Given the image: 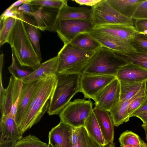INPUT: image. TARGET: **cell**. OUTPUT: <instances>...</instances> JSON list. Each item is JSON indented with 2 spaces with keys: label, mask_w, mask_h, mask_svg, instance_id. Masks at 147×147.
<instances>
[{
  "label": "cell",
  "mask_w": 147,
  "mask_h": 147,
  "mask_svg": "<svg viewBox=\"0 0 147 147\" xmlns=\"http://www.w3.org/2000/svg\"><path fill=\"white\" fill-rule=\"evenodd\" d=\"M57 80V75L41 79L26 111L17 124L22 135L38 123L47 111Z\"/></svg>",
  "instance_id": "cell-1"
},
{
  "label": "cell",
  "mask_w": 147,
  "mask_h": 147,
  "mask_svg": "<svg viewBox=\"0 0 147 147\" xmlns=\"http://www.w3.org/2000/svg\"><path fill=\"white\" fill-rule=\"evenodd\" d=\"M7 43L10 45L21 66L30 67L34 70L41 64V61L28 37L23 21L16 19Z\"/></svg>",
  "instance_id": "cell-2"
},
{
  "label": "cell",
  "mask_w": 147,
  "mask_h": 147,
  "mask_svg": "<svg viewBox=\"0 0 147 147\" xmlns=\"http://www.w3.org/2000/svg\"><path fill=\"white\" fill-rule=\"evenodd\" d=\"M81 75L78 74H57V82L47 111L49 115L59 114L73 97L80 92Z\"/></svg>",
  "instance_id": "cell-3"
},
{
  "label": "cell",
  "mask_w": 147,
  "mask_h": 147,
  "mask_svg": "<svg viewBox=\"0 0 147 147\" xmlns=\"http://www.w3.org/2000/svg\"><path fill=\"white\" fill-rule=\"evenodd\" d=\"M126 63L120 58L115 51L101 47L94 52L82 74L108 75L116 77L118 70Z\"/></svg>",
  "instance_id": "cell-4"
},
{
  "label": "cell",
  "mask_w": 147,
  "mask_h": 147,
  "mask_svg": "<svg viewBox=\"0 0 147 147\" xmlns=\"http://www.w3.org/2000/svg\"><path fill=\"white\" fill-rule=\"evenodd\" d=\"M94 52L82 49L70 43L64 44L57 55L58 73L82 75Z\"/></svg>",
  "instance_id": "cell-5"
},
{
  "label": "cell",
  "mask_w": 147,
  "mask_h": 147,
  "mask_svg": "<svg viewBox=\"0 0 147 147\" xmlns=\"http://www.w3.org/2000/svg\"><path fill=\"white\" fill-rule=\"evenodd\" d=\"M92 107L90 100L76 99L70 101L59 113L60 121L74 127H84Z\"/></svg>",
  "instance_id": "cell-6"
},
{
  "label": "cell",
  "mask_w": 147,
  "mask_h": 147,
  "mask_svg": "<svg viewBox=\"0 0 147 147\" xmlns=\"http://www.w3.org/2000/svg\"><path fill=\"white\" fill-rule=\"evenodd\" d=\"M92 20L95 26L120 24L134 26V20L126 17L114 9L107 0L102 1L92 7Z\"/></svg>",
  "instance_id": "cell-7"
},
{
  "label": "cell",
  "mask_w": 147,
  "mask_h": 147,
  "mask_svg": "<svg viewBox=\"0 0 147 147\" xmlns=\"http://www.w3.org/2000/svg\"><path fill=\"white\" fill-rule=\"evenodd\" d=\"M94 27L92 20H58L56 32L65 44L70 42L80 34L90 33Z\"/></svg>",
  "instance_id": "cell-8"
},
{
  "label": "cell",
  "mask_w": 147,
  "mask_h": 147,
  "mask_svg": "<svg viewBox=\"0 0 147 147\" xmlns=\"http://www.w3.org/2000/svg\"><path fill=\"white\" fill-rule=\"evenodd\" d=\"M116 78L111 76L83 74L80 79V92L85 98L94 100L98 93Z\"/></svg>",
  "instance_id": "cell-9"
},
{
  "label": "cell",
  "mask_w": 147,
  "mask_h": 147,
  "mask_svg": "<svg viewBox=\"0 0 147 147\" xmlns=\"http://www.w3.org/2000/svg\"><path fill=\"white\" fill-rule=\"evenodd\" d=\"M120 94V82L116 78L97 95L95 106L110 112L119 101Z\"/></svg>",
  "instance_id": "cell-10"
},
{
  "label": "cell",
  "mask_w": 147,
  "mask_h": 147,
  "mask_svg": "<svg viewBox=\"0 0 147 147\" xmlns=\"http://www.w3.org/2000/svg\"><path fill=\"white\" fill-rule=\"evenodd\" d=\"M23 85L21 79L12 76L10 78L6 88V93L3 110L1 116H9L15 119L17 109Z\"/></svg>",
  "instance_id": "cell-11"
},
{
  "label": "cell",
  "mask_w": 147,
  "mask_h": 147,
  "mask_svg": "<svg viewBox=\"0 0 147 147\" xmlns=\"http://www.w3.org/2000/svg\"><path fill=\"white\" fill-rule=\"evenodd\" d=\"M91 32L128 41L133 38L138 33L134 26L120 24L95 26Z\"/></svg>",
  "instance_id": "cell-12"
},
{
  "label": "cell",
  "mask_w": 147,
  "mask_h": 147,
  "mask_svg": "<svg viewBox=\"0 0 147 147\" xmlns=\"http://www.w3.org/2000/svg\"><path fill=\"white\" fill-rule=\"evenodd\" d=\"M116 78L120 82L143 83L147 81V70L127 63L118 70Z\"/></svg>",
  "instance_id": "cell-13"
},
{
  "label": "cell",
  "mask_w": 147,
  "mask_h": 147,
  "mask_svg": "<svg viewBox=\"0 0 147 147\" xmlns=\"http://www.w3.org/2000/svg\"><path fill=\"white\" fill-rule=\"evenodd\" d=\"M58 65L59 58L57 55L41 63L36 69L21 80L23 82L27 83L46 77L57 76Z\"/></svg>",
  "instance_id": "cell-14"
},
{
  "label": "cell",
  "mask_w": 147,
  "mask_h": 147,
  "mask_svg": "<svg viewBox=\"0 0 147 147\" xmlns=\"http://www.w3.org/2000/svg\"><path fill=\"white\" fill-rule=\"evenodd\" d=\"M72 127L60 121L49 132L48 144L58 147H71Z\"/></svg>",
  "instance_id": "cell-15"
},
{
  "label": "cell",
  "mask_w": 147,
  "mask_h": 147,
  "mask_svg": "<svg viewBox=\"0 0 147 147\" xmlns=\"http://www.w3.org/2000/svg\"><path fill=\"white\" fill-rule=\"evenodd\" d=\"M90 35L98 41L101 47L117 52L125 53L136 51L130 41L126 40L91 32Z\"/></svg>",
  "instance_id": "cell-16"
},
{
  "label": "cell",
  "mask_w": 147,
  "mask_h": 147,
  "mask_svg": "<svg viewBox=\"0 0 147 147\" xmlns=\"http://www.w3.org/2000/svg\"><path fill=\"white\" fill-rule=\"evenodd\" d=\"M93 111L101 129L106 144L113 142L114 125L109 114V112L95 106L93 109Z\"/></svg>",
  "instance_id": "cell-17"
},
{
  "label": "cell",
  "mask_w": 147,
  "mask_h": 147,
  "mask_svg": "<svg viewBox=\"0 0 147 147\" xmlns=\"http://www.w3.org/2000/svg\"><path fill=\"white\" fill-rule=\"evenodd\" d=\"M146 83L141 90L133 97L127 100L120 101L109 112L110 115L114 126H119L124 122L129 120L127 109L130 103L136 98L140 96L146 95Z\"/></svg>",
  "instance_id": "cell-18"
},
{
  "label": "cell",
  "mask_w": 147,
  "mask_h": 147,
  "mask_svg": "<svg viewBox=\"0 0 147 147\" xmlns=\"http://www.w3.org/2000/svg\"><path fill=\"white\" fill-rule=\"evenodd\" d=\"M41 79L28 83L23 82L16 116L17 124L19 122L26 111Z\"/></svg>",
  "instance_id": "cell-19"
},
{
  "label": "cell",
  "mask_w": 147,
  "mask_h": 147,
  "mask_svg": "<svg viewBox=\"0 0 147 147\" xmlns=\"http://www.w3.org/2000/svg\"><path fill=\"white\" fill-rule=\"evenodd\" d=\"M0 142L7 140L17 141L22 137L15 119L9 116H1Z\"/></svg>",
  "instance_id": "cell-20"
},
{
  "label": "cell",
  "mask_w": 147,
  "mask_h": 147,
  "mask_svg": "<svg viewBox=\"0 0 147 147\" xmlns=\"http://www.w3.org/2000/svg\"><path fill=\"white\" fill-rule=\"evenodd\" d=\"M92 9L84 7H72L67 4L59 10L58 20H92Z\"/></svg>",
  "instance_id": "cell-21"
},
{
  "label": "cell",
  "mask_w": 147,
  "mask_h": 147,
  "mask_svg": "<svg viewBox=\"0 0 147 147\" xmlns=\"http://www.w3.org/2000/svg\"><path fill=\"white\" fill-rule=\"evenodd\" d=\"M110 5L123 16L132 18L143 0H107Z\"/></svg>",
  "instance_id": "cell-22"
},
{
  "label": "cell",
  "mask_w": 147,
  "mask_h": 147,
  "mask_svg": "<svg viewBox=\"0 0 147 147\" xmlns=\"http://www.w3.org/2000/svg\"><path fill=\"white\" fill-rule=\"evenodd\" d=\"M84 127L88 136L97 145L103 147L106 144L101 129L93 111L86 119Z\"/></svg>",
  "instance_id": "cell-23"
},
{
  "label": "cell",
  "mask_w": 147,
  "mask_h": 147,
  "mask_svg": "<svg viewBox=\"0 0 147 147\" xmlns=\"http://www.w3.org/2000/svg\"><path fill=\"white\" fill-rule=\"evenodd\" d=\"M41 7L40 18V30L56 32L59 10Z\"/></svg>",
  "instance_id": "cell-24"
},
{
  "label": "cell",
  "mask_w": 147,
  "mask_h": 147,
  "mask_svg": "<svg viewBox=\"0 0 147 147\" xmlns=\"http://www.w3.org/2000/svg\"><path fill=\"white\" fill-rule=\"evenodd\" d=\"M69 43L82 49L92 52H95L101 47L89 33L80 34Z\"/></svg>",
  "instance_id": "cell-25"
},
{
  "label": "cell",
  "mask_w": 147,
  "mask_h": 147,
  "mask_svg": "<svg viewBox=\"0 0 147 147\" xmlns=\"http://www.w3.org/2000/svg\"><path fill=\"white\" fill-rule=\"evenodd\" d=\"M28 37L40 60H42L39 43V34L36 22L26 17L24 22Z\"/></svg>",
  "instance_id": "cell-26"
},
{
  "label": "cell",
  "mask_w": 147,
  "mask_h": 147,
  "mask_svg": "<svg viewBox=\"0 0 147 147\" xmlns=\"http://www.w3.org/2000/svg\"><path fill=\"white\" fill-rule=\"evenodd\" d=\"M115 52L120 58L125 62L134 64L147 70V52L136 51L125 53Z\"/></svg>",
  "instance_id": "cell-27"
},
{
  "label": "cell",
  "mask_w": 147,
  "mask_h": 147,
  "mask_svg": "<svg viewBox=\"0 0 147 147\" xmlns=\"http://www.w3.org/2000/svg\"><path fill=\"white\" fill-rule=\"evenodd\" d=\"M120 82V101L127 100L133 97L141 90L146 83Z\"/></svg>",
  "instance_id": "cell-28"
},
{
  "label": "cell",
  "mask_w": 147,
  "mask_h": 147,
  "mask_svg": "<svg viewBox=\"0 0 147 147\" xmlns=\"http://www.w3.org/2000/svg\"><path fill=\"white\" fill-rule=\"evenodd\" d=\"M119 140L121 147L127 145L138 147H147V144L138 135L128 130L120 135Z\"/></svg>",
  "instance_id": "cell-29"
},
{
  "label": "cell",
  "mask_w": 147,
  "mask_h": 147,
  "mask_svg": "<svg viewBox=\"0 0 147 147\" xmlns=\"http://www.w3.org/2000/svg\"><path fill=\"white\" fill-rule=\"evenodd\" d=\"M16 19L11 17L0 20V46L7 43V38L15 24Z\"/></svg>",
  "instance_id": "cell-30"
},
{
  "label": "cell",
  "mask_w": 147,
  "mask_h": 147,
  "mask_svg": "<svg viewBox=\"0 0 147 147\" xmlns=\"http://www.w3.org/2000/svg\"><path fill=\"white\" fill-rule=\"evenodd\" d=\"M48 144L29 134L16 141L14 147H48Z\"/></svg>",
  "instance_id": "cell-31"
},
{
  "label": "cell",
  "mask_w": 147,
  "mask_h": 147,
  "mask_svg": "<svg viewBox=\"0 0 147 147\" xmlns=\"http://www.w3.org/2000/svg\"><path fill=\"white\" fill-rule=\"evenodd\" d=\"M67 0H30L29 3L37 6L60 10L67 4Z\"/></svg>",
  "instance_id": "cell-32"
},
{
  "label": "cell",
  "mask_w": 147,
  "mask_h": 147,
  "mask_svg": "<svg viewBox=\"0 0 147 147\" xmlns=\"http://www.w3.org/2000/svg\"><path fill=\"white\" fill-rule=\"evenodd\" d=\"M15 57L13 52L12 51V63L8 67V69L13 76L16 78L21 79L28 75L31 72L20 68L16 64Z\"/></svg>",
  "instance_id": "cell-33"
},
{
  "label": "cell",
  "mask_w": 147,
  "mask_h": 147,
  "mask_svg": "<svg viewBox=\"0 0 147 147\" xmlns=\"http://www.w3.org/2000/svg\"><path fill=\"white\" fill-rule=\"evenodd\" d=\"M130 41L136 51L147 52V39L140 36L138 33Z\"/></svg>",
  "instance_id": "cell-34"
},
{
  "label": "cell",
  "mask_w": 147,
  "mask_h": 147,
  "mask_svg": "<svg viewBox=\"0 0 147 147\" xmlns=\"http://www.w3.org/2000/svg\"><path fill=\"white\" fill-rule=\"evenodd\" d=\"M11 17L19 20L24 22L26 17L18 9L17 7H14L10 9H7L2 13L0 16V20Z\"/></svg>",
  "instance_id": "cell-35"
},
{
  "label": "cell",
  "mask_w": 147,
  "mask_h": 147,
  "mask_svg": "<svg viewBox=\"0 0 147 147\" xmlns=\"http://www.w3.org/2000/svg\"><path fill=\"white\" fill-rule=\"evenodd\" d=\"M3 59H0V110L1 113L2 111L5 100L6 90L4 88L2 82V69Z\"/></svg>",
  "instance_id": "cell-36"
},
{
  "label": "cell",
  "mask_w": 147,
  "mask_h": 147,
  "mask_svg": "<svg viewBox=\"0 0 147 147\" xmlns=\"http://www.w3.org/2000/svg\"><path fill=\"white\" fill-rule=\"evenodd\" d=\"M132 19L134 20L147 19V0H143L137 9Z\"/></svg>",
  "instance_id": "cell-37"
},
{
  "label": "cell",
  "mask_w": 147,
  "mask_h": 147,
  "mask_svg": "<svg viewBox=\"0 0 147 147\" xmlns=\"http://www.w3.org/2000/svg\"><path fill=\"white\" fill-rule=\"evenodd\" d=\"M71 147H89V136L84 127H81L80 137L77 143Z\"/></svg>",
  "instance_id": "cell-38"
},
{
  "label": "cell",
  "mask_w": 147,
  "mask_h": 147,
  "mask_svg": "<svg viewBox=\"0 0 147 147\" xmlns=\"http://www.w3.org/2000/svg\"><path fill=\"white\" fill-rule=\"evenodd\" d=\"M146 96V95L140 96L132 101L130 103L127 109V113L129 117L131 114L140 106Z\"/></svg>",
  "instance_id": "cell-39"
},
{
  "label": "cell",
  "mask_w": 147,
  "mask_h": 147,
  "mask_svg": "<svg viewBox=\"0 0 147 147\" xmlns=\"http://www.w3.org/2000/svg\"><path fill=\"white\" fill-rule=\"evenodd\" d=\"M39 6L32 5L29 3H25L18 8V9L22 13L28 15L36 11Z\"/></svg>",
  "instance_id": "cell-40"
},
{
  "label": "cell",
  "mask_w": 147,
  "mask_h": 147,
  "mask_svg": "<svg viewBox=\"0 0 147 147\" xmlns=\"http://www.w3.org/2000/svg\"><path fill=\"white\" fill-rule=\"evenodd\" d=\"M134 26L138 32L147 30V19L134 20Z\"/></svg>",
  "instance_id": "cell-41"
},
{
  "label": "cell",
  "mask_w": 147,
  "mask_h": 147,
  "mask_svg": "<svg viewBox=\"0 0 147 147\" xmlns=\"http://www.w3.org/2000/svg\"><path fill=\"white\" fill-rule=\"evenodd\" d=\"M147 112V96L145 97L140 106L129 116L130 118Z\"/></svg>",
  "instance_id": "cell-42"
},
{
  "label": "cell",
  "mask_w": 147,
  "mask_h": 147,
  "mask_svg": "<svg viewBox=\"0 0 147 147\" xmlns=\"http://www.w3.org/2000/svg\"><path fill=\"white\" fill-rule=\"evenodd\" d=\"M81 127H72L71 138V146L75 145L78 142L80 137Z\"/></svg>",
  "instance_id": "cell-43"
},
{
  "label": "cell",
  "mask_w": 147,
  "mask_h": 147,
  "mask_svg": "<svg viewBox=\"0 0 147 147\" xmlns=\"http://www.w3.org/2000/svg\"><path fill=\"white\" fill-rule=\"evenodd\" d=\"M102 0H72L80 5H86L92 7L96 6Z\"/></svg>",
  "instance_id": "cell-44"
},
{
  "label": "cell",
  "mask_w": 147,
  "mask_h": 147,
  "mask_svg": "<svg viewBox=\"0 0 147 147\" xmlns=\"http://www.w3.org/2000/svg\"><path fill=\"white\" fill-rule=\"evenodd\" d=\"M16 141L6 140L0 142V147H14Z\"/></svg>",
  "instance_id": "cell-45"
},
{
  "label": "cell",
  "mask_w": 147,
  "mask_h": 147,
  "mask_svg": "<svg viewBox=\"0 0 147 147\" xmlns=\"http://www.w3.org/2000/svg\"><path fill=\"white\" fill-rule=\"evenodd\" d=\"M30 1V0H19L11 4L7 9H10L14 7H17L20 5H22L26 3H29Z\"/></svg>",
  "instance_id": "cell-46"
},
{
  "label": "cell",
  "mask_w": 147,
  "mask_h": 147,
  "mask_svg": "<svg viewBox=\"0 0 147 147\" xmlns=\"http://www.w3.org/2000/svg\"><path fill=\"white\" fill-rule=\"evenodd\" d=\"M89 147H100L97 145L89 136ZM103 147H115V146L113 142L107 144Z\"/></svg>",
  "instance_id": "cell-47"
},
{
  "label": "cell",
  "mask_w": 147,
  "mask_h": 147,
  "mask_svg": "<svg viewBox=\"0 0 147 147\" xmlns=\"http://www.w3.org/2000/svg\"><path fill=\"white\" fill-rule=\"evenodd\" d=\"M136 117L142 120L143 123H147V112L141 114Z\"/></svg>",
  "instance_id": "cell-48"
},
{
  "label": "cell",
  "mask_w": 147,
  "mask_h": 147,
  "mask_svg": "<svg viewBox=\"0 0 147 147\" xmlns=\"http://www.w3.org/2000/svg\"><path fill=\"white\" fill-rule=\"evenodd\" d=\"M142 126L144 131L146 135V139L147 141V123H143L142 125Z\"/></svg>",
  "instance_id": "cell-49"
},
{
  "label": "cell",
  "mask_w": 147,
  "mask_h": 147,
  "mask_svg": "<svg viewBox=\"0 0 147 147\" xmlns=\"http://www.w3.org/2000/svg\"><path fill=\"white\" fill-rule=\"evenodd\" d=\"M138 34L142 38H143L146 39H147V35H144V34H139L138 33Z\"/></svg>",
  "instance_id": "cell-50"
},
{
  "label": "cell",
  "mask_w": 147,
  "mask_h": 147,
  "mask_svg": "<svg viewBox=\"0 0 147 147\" xmlns=\"http://www.w3.org/2000/svg\"><path fill=\"white\" fill-rule=\"evenodd\" d=\"M138 33L140 34L147 35V30L142 32H138Z\"/></svg>",
  "instance_id": "cell-51"
},
{
  "label": "cell",
  "mask_w": 147,
  "mask_h": 147,
  "mask_svg": "<svg viewBox=\"0 0 147 147\" xmlns=\"http://www.w3.org/2000/svg\"><path fill=\"white\" fill-rule=\"evenodd\" d=\"M122 147H136V146H133V145H126L124 146H122Z\"/></svg>",
  "instance_id": "cell-52"
},
{
  "label": "cell",
  "mask_w": 147,
  "mask_h": 147,
  "mask_svg": "<svg viewBox=\"0 0 147 147\" xmlns=\"http://www.w3.org/2000/svg\"><path fill=\"white\" fill-rule=\"evenodd\" d=\"M146 95L147 96V81L146 82Z\"/></svg>",
  "instance_id": "cell-53"
},
{
  "label": "cell",
  "mask_w": 147,
  "mask_h": 147,
  "mask_svg": "<svg viewBox=\"0 0 147 147\" xmlns=\"http://www.w3.org/2000/svg\"><path fill=\"white\" fill-rule=\"evenodd\" d=\"M48 147H58L56 146H51L50 145L48 144Z\"/></svg>",
  "instance_id": "cell-54"
}]
</instances>
